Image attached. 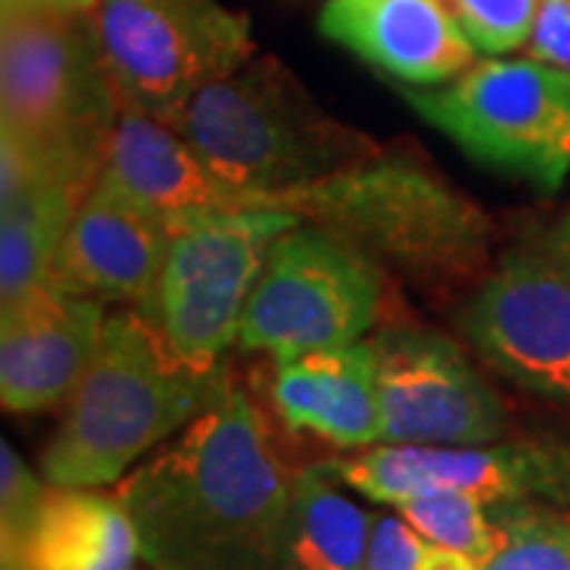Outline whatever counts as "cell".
I'll return each instance as SVG.
<instances>
[{"instance_id": "cell-25", "label": "cell", "mask_w": 570, "mask_h": 570, "mask_svg": "<svg viewBox=\"0 0 570 570\" xmlns=\"http://www.w3.org/2000/svg\"><path fill=\"white\" fill-rule=\"evenodd\" d=\"M425 535L412 530L396 510L381 513V517H374L367 570H419L422 558H425Z\"/></svg>"}, {"instance_id": "cell-24", "label": "cell", "mask_w": 570, "mask_h": 570, "mask_svg": "<svg viewBox=\"0 0 570 570\" xmlns=\"http://www.w3.org/2000/svg\"><path fill=\"white\" fill-rule=\"evenodd\" d=\"M48 489L51 485L41 482L29 463L13 450V444L3 441L0 444V558H3V568L17 561Z\"/></svg>"}, {"instance_id": "cell-10", "label": "cell", "mask_w": 570, "mask_h": 570, "mask_svg": "<svg viewBox=\"0 0 570 570\" xmlns=\"http://www.w3.org/2000/svg\"><path fill=\"white\" fill-rule=\"evenodd\" d=\"M456 326L501 377L570 406V257L554 232L510 247Z\"/></svg>"}, {"instance_id": "cell-13", "label": "cell", "mask_w": 570, "mask_h": 570, "mask_svg": "<svg viewBox=\"0 0 570 570\" xmlns=\"http://www.w3.org/2000/svg\"><path fill=\"white\" fill-rule=\"evenodd\" d=\"M168 242L171 225L99 178L63 232L48 285L142 311L163 276Z\"/></svg>"}, {"instance_id": "cell-15", "label": "cell", "mask_w": 570, "mask_h": 570, "mask_svg": "<svg viewBox=\"0 0 570 570\" xmlns=\"http://www.w3.org/2000/svg\"><path fill=\"white\" fill-rule=\"evenodd\" d=\"M317 26L400 86H444L479 55L448 0H330Z\"/></svg>"}, {"instance_id": "cell-11", "label": "cell", "mask_w": 570, "mask_h": 570, "mask_svg": "<svg viewBox=\"0 0 570 570\" xmlns=\"http://www.w3.org/2000/svg\"><path fill=\"white\" fill-rule=\"evenodd\" d=\"M381 444H494L510 431L501 393L460 343L425 326H390L374 340Z\"/></svg>"}, {"instance_id": "cell-9", "label": "cell", "mask_w": 570, "mask_h": 570, "mask_svg": "<svg viewBox=\"0 0 570 570\" xmlns=\"http://www.w3.org/2000/svg\"><path fill=\"white\" fill-rule=\"evenodd\" d=\"M298 223L283 209H225L171 225L163 276L140 314L187 362L219 367L269 247Z\"/></svg>"}, {"instance_id": "cell-29", "label": "cell", "mask_w": 570, "mask_h": 570, "mask_svg": "<svg viewBox=\"0 0 570 570\" xmlns=\"http://www.w3.org/2000/svg\"><path fill=\"white\" fill-rule=\"evenodd\" d=\"M3 3H45V7H63V10H92L96 0H3Z\"/></svg>"}, {"instance_id": "cell-6", "label": "cell", "mask_w": 570, "mask_h": 570, "mask_svg": "<svg viewBox=\"0 0 570 570\" xmlns=\"http://www.w3.org/2000/svg\"><path fill=\"white\" fill-rule=\"evenodd\" d=\"M409 108L472 163L558 190L570 175V70L485 58L444 86H400Z\"/></svg>"}, {"instance_id": "cell-17", "label": "cell", "mask_w": 570, "mask_h": 570, "mask_svg": "<svg viewBox=\"0 0 570 570\" xmlns=\"http://www.w3.org/2000/svg\"><path fill=\"white\" fill-rule=\"evenodd\" d=\"M269 409L292 434H311L336 450L384 441L377 352L371 340L273 362Z\"/></svg>"}, {"instance_id": "cell-18", "label": "cell", "mask_w": 570, "mask_h": 570, "mask_svg": "<svg viewBox=\"0 0 570 570\" xmlns=\"http://www.w3.org/2000/svg\"><path fill=\"white\" fill-rule=\"evenodd\" d=\"M137 554L140 539L118 494L51 485L17 561L3 570H134Z\"/></svg>"}, {"instance_id": "cell-5", "label": "cell", "mask_w": 570, "mask_h": 570, "mask_svg": "<svg viewBox=\"0 0 570 570\" xmlns=\"http://www.w3.org/2000/svg\"><path fill=\"white\" fill-rule=\"evenodd\" d=\"M171 127L219 178L276 200L381 149L324 111L273 55L204 86Z\"/></svg>"}, {"instance_id": "cell-27", "label": "cell", "mask_w": 570, "mask_h": 570, "mask_svg": "<svg viewBox=\"0 0 570 570\" xmlns=\"http://www.w3.org/2000/svg\"><path fill=\"white\" fill-rule=\"evenodd\" d=\"M549 504L570 510V444H554V460H551V485Z\"/></svg>"}, {"instance_id": "cell-3", "label": "cell", "mask_w": 570, "mask_h": 570, "mask_svg": "<svg viewBox=\"0 0 570 570\" xmlns=\"http://www.w3.org/2000/svg\"><path fill=\"white\" fill-rule=\"evenodd\" d=\"M223 367L225 362H187L137 307L108 314L96 358L41 450L45 482L61 489L118 485L134 463L204 412Z\"/></svg>"}, {"instance_id": "cell-12", "label": "cell", "mask_w": 570, "mask_h": 570, "mask_svg": "<svg viewBox=\"0 0 570 570\" xmlns=\"http://www.w3.org/2000/svg\"><path fill=\"white\" fill-rule=\"evenodd\" d=\"M554 444H381L326 460V469L355 494L403 504L428 491H466L485 504L546 501Z\"/></svg>"}, {"instance_id": "cell-7", "label": "cell", "mask_w": 570, "mask_h": 570, "mask_svg": "<svg viewBox=\"0 0 570 570\" xmlns=\"http://www.w3.org/2000/svg\"><path fill=\"white\" fill-rule=\"evenodd\" d=\"M89 17L118 108L168 127L204 86L254 58L247 13L223 0H96Z\"/></svg>"}, {"instance_id": "cell-4", "label": "cell", "mask_w": 570, "mask_h": 570, "mask_svg": "<svg viewBox=\"0 0 570 570\" xmlns=\"http://www.w3.org/2000/svg\"><path fill=\"white\" fill-rule=\"evenodd\" d=\"M0 105L3 134L45 175L80 187L99 181L121 108L89 10L3 3Z\"/></svg>"}, {"instance_id": "cell-20", "label": "cell", "mask_w": 570, "mask_h": 570, "mask_svg": "<svg viewBox=\"0 0 570 570\" xmlns=\"http://www.w3.org/2000/svg\"><path fill=\"white\" fill-rule=\"evenodd\" d=\"M89 187L39 181L10 204H0V305L48 285L63 232Z\"/></svg>"}, {"instance_id": "cell-2", "label": "cell", "mask_w": 570, "mask_h": 570, "mask_svg": "<svg viewBox=\"0 0 570 570\" xmlns=\"http://www.w3.org/2000/svg\"><path fill=\"white\" fill-rule=\"evenodd\" d=\"M279 209L324 225L377 266L450 295L494 266L491 216L419 156L377 149L321 181L279 194Z\"/></svg>"}, {"instance_id": "cell-26", "label": "cell", "mask_w": 570, "mask_h": 570, "mask_svg": "<svg viewBox=\"0 0 570 570\" xmlns=\"http://www.w3.org/2000/svg\"><path fill=\"white\" fill-rule=\"evenodd\" d=\"M527 55L570 70V0H539Z\"/></svg>"}, {"instance_id": "cell-8", "label": "cell", "mask_w": 570, "mask_h": 570, "mask_svg": "<svg viewBox=\"0 0 570 570\" xmlns=\"http://www.w3.org/2000/svg\"><path fill=\"white\" fill-rule=\"evenodd\" d=\"M384 302L381 266L302 219L283 232L247 298L238 346L273 362L365 340Z\"/></svg>"}, {"instance_id": "cell-30", "label": "cell", "mask_w": 570, "mask_h": 570, "mask_svg": "<svg viewBox=\"0 0 570 570\" xmlns=\"http://www.w3.org/2000/svg\"><path fill=\"white\" fill-rule=\"evenodd\" d=\"M554 238H558V245L564 247V250H568V257H570V213L564 216V223L554 228Z\"/></svg>"}, {"instance_id": "cell-19", "label": "cell", "mask_w": 570, "mask_h": 570, "mask_svg": "<svg viewBox=\"0 0 570 570\" xmlns=\"http://www.w3.org/2000/svg\"><path fill=\"white\" fill-rule=\"evenodd\" d=\"M374 517L326 463L295 472L276 570H367Z\"/></svg>"}, {"instance_id": "cell-16", "label": "cell", "mask_w": 570, "mask_h": 570, "mask_svg": "<svg viewBox=\"0 0 570 570\" xmlns=\"http://www.w3.org/2000/svg\"><path fill=\"white\" fill-rule=\"evenodd\" d=\"M99 178L168 225L225 209H279L276 197L219 178L175 127L137 111H118Z\"/></svg>"}, {"instance_id": "cell-23", "label": "cell", "mask_w": 570, "mask_h": 570, "mask_svg": "<svg viewBox=\"0 0 570 570\" xmlns=\"http://www.w3.org/2000/svg\"><path fill=\"white\" fill-rule=\"evenodd\" d=\"M448 7L472 45L489 58L527 48L539 13V0H448Z\"/></svg>"}, {"instance_id": "cell-14", "label": "cell", "mask_w": 570, "mask_h": 570, "mask_svg": "<svg viewBox=\"0 0 570 570\" xmlns=\"http://www.w3.org/2000/svg\"><path fill=\"white\" fill-rule=\"evenodd\" d=\"M0 403L41 412L67 403L102 340L105 305L39 285L0 305Z\"/></svg>"}, {"instance_id": "cell-28", "label": "cell", "mask_w": 570, "mask_h": 570, "mask_svg": "<svg viewBox=\"0 0 570 570\" xmlns=\"http://www.w3.org/2000/svg\"><path fill=\"white\" fill-rule=\"evenodd\" d=\"M419 570H479V561H475V558H469L466 551H456V549H448V546H434V542H428L425 558H422Z\"/></svg>"}, {"instance_id": "cell-21", "label": "cell", "mask_w": 570, "mask_h": 570, "mask_svg": "<svg viewBox=\"0 0 570 570\" xmlns=\"http://www.w3.org/2000/svg\"><path fill=\"white\" fill-rule=\"evenodd\" d=\"M489 510L498 546L479 570H570V510L535 498L501 501Z\"/></svg>"}, {"instance_id": "cell-22", "label": "cell", "mask_w": 570, "mask_h": 570, "mask_svg": "<svg viewBox=\"0 0 570 570\" xmlns=\"http://www.w3.org/2000/svg\"><path fill=\"white\" fill-rule=\"evenodd\" d=\"M396 513L428 542L466 551L479 564L498 546V527L491 520L489 504L466 491H428L396 504Z\"/></svg>"}, {"instance_id": "cell-1", "label": "cell", "mask_w": 570, "mask_h": 570, "mask_svg": "<svg viewBox=\"0 0 570 570\" xmlns=\"http://www.w3.org/2000/svg\"><path fill=\"white\" fill-rule=\"evenodd\" d=\"M295 475L225 362L206 409L118 482L153 570H276Z\"/></svg>"}]
</instances>
